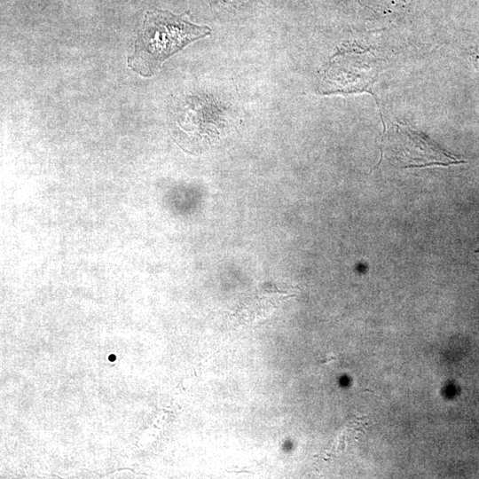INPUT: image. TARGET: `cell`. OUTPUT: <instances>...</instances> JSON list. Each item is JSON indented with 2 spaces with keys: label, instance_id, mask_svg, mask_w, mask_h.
Segmentation results:
<instances>
[{
  "label": "cell",
  "instance_id": "1",
  "mask_svg": "<svg viewBox=\"0 0 479 479\" xmlns=\"http://www.w3.org/2000/svg\"><path fill=\"white\" fill-rule=\"evenodd\" d=\"M210 34L207 26H198L182 15L153 10L145 13L135 42L129 67L143 76L153 75L169 57L192 42Z\"/></svg>",
  "mask_w": 479,
  "mask_h": 479
},
{
  "label": "cell",
  "instance_id": "2",
  "mask_svg": "<svg viewBox=\"0 0 479 479\" xmlns=\"http://www.w3.org/2000/svg\"><path fill=\"white\" fill-rule=\"evenodd\" d=\"M388 157L404 168L449 166L465 162L444 151L425 136L403 125H396L387 138Z\"/></svg>",
  "mask_w": 479,
  "mask_h": 479
},
{
  "label": "cell",
  "instance_id": "3",
  "mask_svg": "<svg viewBox=\"0 0 479 479\" xmlns=\"http://www.w3.org/2000/svg\"><path fill=\"white\" fill-rule=\"evenodd\" d=\"M377 74L376 64L367 51H346L335 56L328 67L326 76L330 92L369 91Z\"/></svg>",
  "mask_w": 479,
  "mask_h": 479
},
{
  "label": "cell",
  "instance_id": "4",
  "mask_svg": "<svg viewBox=\"0 0 479 479\" xmlns=\"http://www.w3.org/2000/svg\"><path fill=\"white\" fill-rule=\"evenodd\" d=\"M471 55L473 57V59L475 60V62L479 67V51H475L474 52L471 53Z\"/></svg>",
  "mask_w": 479,
  "mask_h": 479
}]
</instances>
